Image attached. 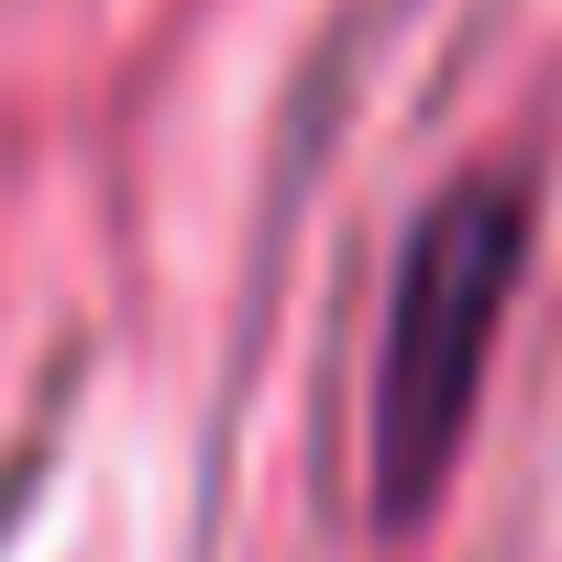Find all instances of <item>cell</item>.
<instances>
[{"label": "cell", "instance_id": "obj_1", "mask_svg": "<svg viewBox=\"0 0 562 562\" xmlns=\"http://www.w3.org/2000/svg\"><path fill=\"white\" fill-rule=\"evenodd\" d=\"M518 188L507 177H463L441 210H419L397 288H386V342H375V419H364V463H375V518H419V496L441 485L485 353H496V310L518 288Z\"/></svg>", "mask_w": 562, "mask_h": 562}]
</instances>
